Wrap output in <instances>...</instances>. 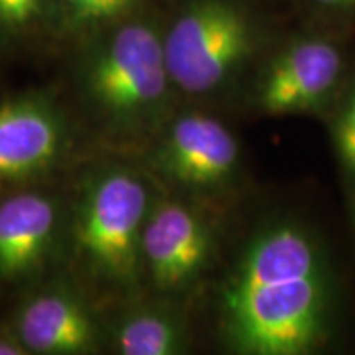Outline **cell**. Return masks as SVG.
<instances>
[{"mask_svg":"<svg viewBox=\"0 0 355 355\" xmlns=\"http://www.w3.org/2000/svg\"><path fill=\"white\" fill-rule=\"evenodd\" d=\"M12 326L28 354L83 355L94 352L99 344L92 311L64 288H50L26 298Z\"/></svg>","mask_w":355,"mask_h":355,"instance_id":"obj_9","label":"cell"},{"mask_svg":"<svg viewBox=\"0 0 355 355\" xmlns=\"http://www.w3.org/2000/svg\"><path fill=\"white\" fill-rule=\"evenodd\" d=\"M53 0H0V40H24L51 26Z\"/></svg>","mask_w":355,"mask_h":355,"instance_id":"obj_13","label":"cell"},{"mask_svg":"<svg viewBox=\"0 0 355 355\" xmlns=\"http://www.w3.org/2000/svg\"><path fill=\"white\" fill-rule=\"evenodd\" d=\"M331 279L314 235L296 222L257 232L220 291L224 334L247 355H304L329 334Z\"/></svg>","mask_w":355,"mask_h":355,"instance_id":"obj_1","label":"cell"},{"mask_svg":"<svg viewBox=\"0 0 355 355\" xmlns=\"http://www.w3.org/2000/svg\"><path fill=\"white\" fill-rule=\"evenodd\" d=\"M79 87L104 130L117 137L148 130L173 89L163 32L135 19L99 30L83 55Z\"/></svg>","mask_w":355,"mask_h":355,"instance_id":"obj_2","label":"cell"},{"mask_svg":"<svg viewBox=\"0 0 355 355\" xmlns=\"http://www.w3.org/2000/svg\"><path fill=\"white\" fill-rule=\"evenodd\" d=\"M58 202L38 191L0 201V282H19L43 268L58 241Z\"/></svg>","mask_w":355,"mask_h":355,"instance_id":"obj_10","label":"cell"},{"mask_svg":"<svg viewBox=\"0 0 355 355\" xmlns=\"http://www.w3.org/2000/svg\"><path fill=\"white\" fill-rule=\"evenodd\" d=\"M152 202L148 186L128 168H104L87 180L71 224V243L89 277L119 290L137 286Z\"/></svg>","mask_w":355,"mask_h":355,"instance_id":"obj_3","label":"cell"},{"mask_svg":"<svg viewBox=\"0 0 355 355\" xmlns=\"http://www.w3.org/2000/svg\"><path fill=\"white\" fill-rule=\"evenodd\" d=\"M0 355H28L13 326L0 322Z\"/></svg>","mask_w":355,"mask_h":355,"instance_id":"obj_15","label":"cell"},{"mask_svg":"<svg viewBox=\"0 0 355 355\" xmlns=\"http://www.w3.org/2000/svg\"><path fill=\"white\" fill-rule=\"evenodd\" d=\"M257 28L232 0H189L163 32L173 87L189 96L219 91L254 56Z\"/></svg>","mask_w":355,"mask_h":355,"instance_id":"obj_4","label":"cell"},{"mask_svg":"<svg viewBox=\"0 0 355 355\" xmlns=\"http://www.w3.org/2000/svg\"><path fill=\"white\" fill-rule=\"evenodd\" d=\"M332 141L340 163L355 176V84L350 87L332 127Z\"/></svg>","mask_w":355,"mask_h":355,"instance_id":"obj_14","label":"cell"},{"mask_svg":"<svg viewBox=\"0 0 355 355\" xmlns=\"http://www.w3.org/2000/svg\"><path fill=\"white\" fill-rule=\"evenodd\" d=\"M68 145V123L50 97L24 94L0 104V183L51 170Z\"/></svg>","mask_w":355,"mask_h":355,"instance_id":"obj_8","label":"cell"},{"mask_svg":"<svg viewBox=\"0 0 355 355\" xmlns=\"http://www.w3.org/2000/svg\"><path fill=\"white\" fill-rule=\"evenodd\" d=\"M184 331L175 316L162 309H137L112 331V347L122 355H175L186 347Z\"/></svg>","mask_w":355,"mask_h":355,"instance_id":"obj_11","label":"cell"},{"mask_svg":"<svg viewBox=\"0 0 355 355\" xmlns=\"http://www.w3.org/2000/svg\"><path fill=\"white\" fill-rule=\"evenodd\" d=\"M139 0H53L51 26L63 33L94 35L127 19Z\"/></svg>","mask_w":355,"mask_h":355,"instance_id":"obj_12","label":"cell"},{"mask_svg":"<svg viewBox=\"0 0 355 355\" xmlns=\"http://www.w3.org/2000/svg\"><path fill=\"white\" fill-rule=\"evenodd\" d=\"M343 69L344 56L331 40H296L265 68L257 86V102L270 115L316 110L332 94Z\"/></svg>","mask_w":355,"mask_h":355,"instance_id":"obj_7","label":"cell"},{"mask_svg":"<svg viewBox=\"0 0 355 355\" xmlns=\"http://www.w3.org/2000/svg\"><path fill=\"white\" fill-rule=\"evenodd\" d=\"M314 6L327 12H345L354 10L355 0H313Z\"/></svg>","mask_w":355,"mask_h":355,"instance_id":"obj_16","label":"cell"},{"mask_svg":"<svg viewBox=\"0 0 355 355\" xmlns=\"http://www.w3.org/2000/svg\"><path fill=\"white\" fill-rule=\"evenodd\" d=\"M212 250L209 222L194 207L178 199L152 202L141 237V263L155 288L188 290L206 272Z\"/></svg>","mask_w":355,"mask_h":355,"instance_id":"obj_5","label":"cell"},{"mask_svg":"<svg viewBox=\"0 0 355 355\" xmlns=\"http://www.w3.org/2000/svg\"><path fill=\"white\" fill-rule=\"evenodd\" d=\"M241 150L234 133L212 115L176 117L153 153V165L175 184L189 189L224 186L239 166Z\"/></svg>","mask_w":355,"mask_h":355,"instance_id":"obj_6","label":"cell"}]
</instances>
